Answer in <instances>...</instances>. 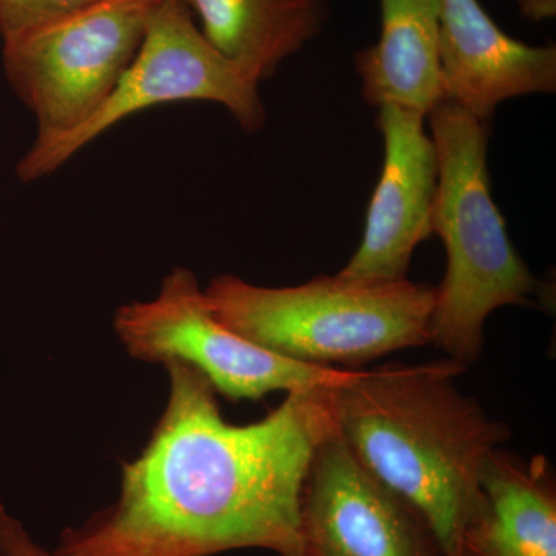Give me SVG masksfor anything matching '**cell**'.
Wrapping results in <instances>:
<instances>
[{
    "instance_id": "obj_1",
    "label": "cell",
    "mask_w": 556,
    "mask_h": 556,
    "mask_svg": "<svg viewBox=\"0 0 556 556\" xmlns=\"http://www.w3.org/2000/svg\"><path fill=\"white\" fill-rule=\"evenodd\" d=\"M169 399L118 500L62 535L61 556H215L263 548L303 556L300 503L311 460L334 433L331 388L288 393L233 426L217 391L182 362L164 364Z\"/></svg>"
},
{
    "instance_id": "obj_2",
    "label": "cell",
    "mask_w": 556,
    "mask_h": 556,
    "mask_svg": "<svg viewBox=\"0 0 556 556\" xmlns=\"http://www.w3.org/2000/svg\"><path fill=\"white\" fill-rule=\"evenodd\" d=\"M456 362L353 369L331 388L336 428L376 478L419 511L445 556H459L486 459L511 438L457 388Z\"/></svg>"
},
{
    "instance_id": "obj_3",
    "label": "cell",
    "mask_w": 556,
    "mask_h": 556,
    "mask_svg": "<svg viewBox=\"0 0 556 556\" xmlns=\"http://www.w3.org/2000/svg\"><path fill=\"white\" fill-rule=\"evenodd\" d=\"M427 127L438 159L433 232L447 252L430 343L468 368L481 356L490 314L532 305L538 280L511 243L493 200L489 123L444 100L428 112Z\"/></svg>"
},
{
    "instance_id": "obj_4",
    "label": "cell",
    "mask_w": 556,
    "mask_h": 556,
    "mask_svg": "<svg viewBox=\"0 0 556 556\" xmlns=\"http://www.w3.org/2000/svg\"><path fill=\"white\" fill-rule=\"evenodd\" d=\"M204 295L215 317L244 339L300 364L338 368L430 343L437 287L338 273L266 288L219 276Z\"/></svg>"
},
{
    "instance_id": "obj_5",
    "label": "cell",
    "mask_w": 556,
    "mask_h": 556,
    "mask_svg": "<svg viewBox=\"0 0 556 556\" xmlns=\"http://www.w3.org/2000/svg\"><path fill=\"white\" fill-rule=\"evenodd\" d=\"M159 0H97L3 40L7 79L38 124L62 137L108 101L137 56Z\"/></svg>"
},
{
    "instance_id": "obj_6",
    "label": "cell",
    "mask_w": 556,
    "mask_h": 556,
    "mask_svg": "<svg viewBox=\"0 0 556 556\" xmlns=\"http://www.w3.org/2000/svg\"><path fill=\"white\" fill-rule=\"evenodd\" d=\"M181 101L223 105L248 134L262 129L266 121L258 84L211 46L193 22L192 9L181 0H159L137 56L108 101L78 129L33 142L17 164V175L27 182L47 177L121 121Z\"/></svg>"
},
{
    "instance_id": "obj_7",
    "label": "cell",
    "mask_w": 556,
    "mask_h": 556,
    "mask_svg": "<svg viewBox=\"0 0 556 556\" xmlns=\"http://www.w3.org/2000/svg\"><path fill=\"white\" fill-rule=\"evenodd\" d=\"M113 327L131 357L188 364L230 401L338 386L351 375L278 356L237 334L215 317L195 274L186 268L167 274L155 299L121 306Z\"/></svg>"
},
{
    "instance_id": "obj_8",
    "label": "cell",
    "mask_w": 556,
    "mask_h": 556,
    "mask_svg": "<svg viewBox=\"0 0 556 556\" xmlns=\"http://www.w3.org/2000/svg\"><path fill=\"white\" fill-rule=\"evenodd\" d=\"M300 535L303 556H445L426 519L362 466L338 430L311 460Z\"/></svg>"
},
{
    "instance_id": "obj_9",
    "label": "cell",
    "mask_w": 556,
    "mask_h": 556,
    "mask_svg": "<svg viewBox=\"0 0 556 556\" xmlns=\"http://www.w3.org/2000/svg\"><path fill=\"white\" fill-rule=\"evenodd\" d=\"M378 127L386 156L369 201L364 237L340 276L364 280L407 278L413 254L433 236L438 159L427 116L382 105Z\"/></svg>"
},
{
    "instance_id": "obj_10",
    "label": "cell",
    "mask_w": 556,
    "mask_h": 556,
    "mask_svg": "<svg viewBox=\"0 0 556 556\" xmlns=\"http://www.w3.org/2000/svg\"><path fill=\"white\" fill-rule=\"evenodd\" d=\"M439 68L444 100L490 123L497 105L556 90V47L508 36L479 0H439Z\"/></svg>"
},
{
    "instance_id": "obj_11",
    "label": "cell",
    "mask_w": 556,
    "mask_h": 556,
    "mask_svg": "<svg viewBox=\"0 0 556 556\" xmlns=\"http://www.w3.org/2000/svg\"><path fill=\"white\" fill-rule=\"evenodd\" d=\"M459 556H556V479L546 456L504 447L489 456Z\"/></svg>"
},
{
    "instance_id": "obj_12",
    "label": "cell",
    "mask_w": 556,
    "mask_h": 556,
    "mask_svg": "<svg viewBox=\"0 0 556 556\" xmlns=\"http://www.w3.org/2000/svg\"><path fill=\"white\" fill-rule=\"evenodd\" d=\"M382 25L375 46L354 64L364 100L428 115L444 101L439 68V0H379Z\"/></svg>"
},
{
    "instance_id": "obj_13",
    "label": "cell",
    "mask_w": 556,
    "mask_h": 556,
    "mask_svg": "<svg viewBox=\"0 0 556 556\" xmlns=\"http://www.w3.org/2000/svg\"><path fill=\"white\" fill-rule=\"evenodd\" d=\"M204 38L260 84L316 39L329 20L328 0H190Z\"/></svg>"
},
{
    "instance_id": "obj_14",
    "label": "cell",
    "mask_w": 556,
    "mask_h": 556,
    "mask_svg": "<svg viewBox=\"0 0 556 556\" xmlns=\"http://www.w3.org/2000/svg\"><path fill=\"white\" fill-rule=\"evenodd\" d=\"M97 0H0V36L10 38Z\"/></svg>"
},
{
    "instance_id": "obj_15",
    "label": "cell",
    "mask_w": 556,
    "mask_h": 556,
    "mask_svg": "<svg viewBox=\"0 0 556 556\" xmlns=\"http://www.w3.org/2000/svg\"><path fill=\"white\" fill-rule=\"evenodd\" d=\"M0 556H61L33 540L21 519L0 504Z\"/></svg>"
},
{
    "instance_id": "obj_16",
    "label": "cell",
    "mask_w": 556,
    "mask_h": 556,
    "mask_svg": "<svg viewBox=\"0 0 556 556\" xmlns=\"http://www.w3.org/2000/svg\"><path fill=\"white\" fill-rule=\"evenodd\" d=\"M521 13L530 21L541 22L555 17L556 0H517Z\"/></svg>"
},
{
    "instance_id": "obj_17",
    "label": "cell",
    "mask_w": 556,
    "mask_h": 556,
    "mask_svg": "<svg viewBox=\"0 0 556 556\" xmlns=\"http://www.w3.org/2000/svg\"><path fill=\"white\" fill-rule=\"evenodd\" d=\"M182 3H186V5L190 7V0H181Z\"/></svg>"
}]
</instances>
